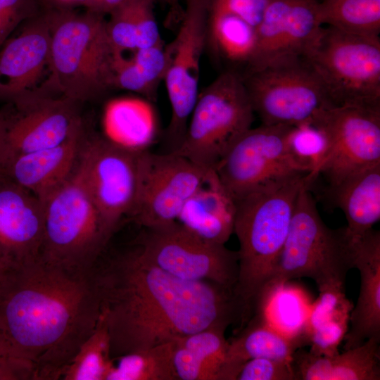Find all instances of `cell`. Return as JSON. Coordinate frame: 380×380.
Returning a JSON list of instances; mask_svg holds the SVG:
<instances>
[{"instance_id":"cell-29","label":"cell","mask_w":380,"mask_h":380,"mask_svg":"<svg viewBox=\"0 0 380 380\" xmlns=\"http://www.w3.org/2000/svg\"><path fill=\"white\" fill-rule=\"evenodd\" d=\"M113 365L106 324L100 315L89 337L64 370L63 380H106Z\"/></svg>"},{"instance_id":"cell-20","label":"cell","mask_w":380,"mask_h":380,"mask_svg":"<svg viewBox=\"0 0 380 380\" xmlns=\"http://www.w3.org/2000/svg\"><path fill=\"white\" fill-rule=\"evenodd\" d=\"M87 136L82 120L61 144L17 156L2 173L43 203L75 170Z\"/></svg>"},{"instance_id":"cell-6","label":"cell","mask_w":380,"mask_h":380,"mask_svg":"<svg viewBox=\"0 0 380 380\" xmlns=\"http://www.w3.org/2000/svg\"><path fill=\"white\" fill-rule=\"evenodd\" d=\"M43 204L41 259L71 270H91L110 239L89 189L80 157L72 174Z\"/></svg>"},{"instance_id":"cell-12","label":"cell","mask_w":380,"mask_h":380,"mask_svg":"<svg viewBox=\"0 0 380 380\" xmlns=\"http://www.w3.org/2000/svg\"><path fill=\"white\" fill-rule=\"evenodd\" d=\"M206 0H186L175 38L167 45L165 82L171 116L165 134L164 152L175 151L184 136L199 94L201 56L205 50Z\"/></svg>"},{"instance_id":"cell-42","label":"cell","mask_w":380,"mask_h":380,"mask_svg":"<svg viewBox=\"0 0 380 380\" xmlns=\"http://www.w3.org/2000/svg\"><path fill=\"white\" fill-rule=\"evenodd\" d=\"M43 8L73 9L76 6L84 8L91 0H39Z\"/></svg>"},{"instance_id":"cell-26","label":"cell","mask_w":380,"mask_h":380,"mask_svg":"<svg viewBox=\"0 0 380 380\" xmlns=\"http://www.w3.org/2000/svg\"><path fill=\"white\" fill-rule=\"evenodd\" d=\"M226 328L211 327L174 340L179 380H219L229 347Z\"/></svg>"},{"instance_id":"cell-35","label":"cell","mask_w":380,"mask_h":380,"mask_svg":"<svg viewBox=\"0 0 380 380\" xmlns=\"http://www.w3.org/2000/svg\"><path fill=\"white\" fill-rule=\"evenodd\" d=\"M113 72L115 89L138 93L149 99L155 98L156 92L145 80L132 56L127 58L124 53L114 51Z\"/></svg>"},{"instance_id":"cell-23","label":"cell","mask_w":380,"mask_h":380,"mask_svg":"<svg viewBox=\"0 0 380 380\" xmlns=\"http://www.w3.org/2000/svg\"><path fill=\"white\" fill-rule=\"evenodd\" d=\"M295 380H379L380 338L332 356L317 355L302 348L291 359Z\"/></svg>"},{"instance_id":"cell-37","label":"cell","mask_w":380,"mask_h":380,"mask_svg":"<svg viewBox=\"0 0 380 380\" xmlns=\"http://www.w3.org/2000/svg\"><path fill=\"white\" fill-rule=\"evenodd\" d=\"M236 380H295L291 362L254 358L241 367Z\"/></svg>"},{"instance_id":"cell-17","label":"cell","mask_w":380,"mask_h":380,"mask_svg":"<svg viewBox=\"0 0 380 380\" xmlns=\"http://www.w3.org/2000/svg\"><path fill=\"white\" fill-rule=\"evenodd\" d=\"M318 0H268L243 75L303 58L322 26Z\"/></svg>"},{"instance_id":"cell-31","label":"cell","mask_w":380,"mask_h":380,"mask_svg":"<svg viewBox=\"0 0 380 380\" xmlns=\"http://www.w3.org/2000/svg\"><path fill=\"white\" fill-rule=\"evenodd\" d=\"M344 289V286H329L318 290L319 297L301 330L305 337L326 322L349 321L353 305L347 298Z\"/></svg>"},{"instance_id":"cell-39","label":"cell","mask_w":380,"mask_h":380,"mask_svg":"<svg viewBox=\"0 0 380 380\" xmlns=\"http://www.w3.org/2000/svg\"><path fill=\"white\" fill-rule=\"evenodd\" d=\"M155 0H141L137 21V49L152 46L160 41L154 13Z\"/></svg>"},{"instance_id":"cell-4","label":"cell","mask_w":380,"mask_h":380,"mask_svg":"<svg viewBox=\"0 0 380 380\" xmlns=\"http://www.w3.org/2000/svg\"><path fill=\"white\" fill-rule=\"evenodd\" d=\"M42 13L51 36L50 75L42 85L55 95L80 103L99 100L115 89L114 51L105 15L43 7Z\"/></svg>"},{"instance_id":"cell-24","label":"cell","mask_w":380,"mask_h":380,"mask_svg":"<svg viewBox=\"0 0 380 380\" xmlns=\"http://www.w3.org/2000/svg\"><path fill=\"white\" fill-rule=\"evenodd\" d=\"M235 201L215 171L182 207L177 222L199 236L225 244L234 233Z\"/></svg>"},{"instance_id":"cell-34","label":"cell","mask_w":380,"mask_h":380,"mask_svg":"<svg viewBox=\"0 0 380 380\" xmlns=\"http://www.w3.org/2000/svg\"><path fill=\"white\" fill-rule=\"evenodd\" d=\"M42 10L39 0H0V48L15 29Z\"/></svg>"},{"instance_id":"cell-38","label":"cell","mask_w":380,"mask_h":380,"mask_svg":"<svg viewBox=\"0 0 380 380\" xmlns=\"http://www.w3.org/2000/svg\"><path fill=\"white\" fill-rule=\"evenodd\" d=\"M133 60L149 86L156 92L163 81L167 68V56L163 40L147 48L134 51Z\"/></svg>"},{"instance_id":"cell-41","label":"cell","mask_w":380,"mask_h":380,"mask_svg":"<svg viewBox=\"0 0 380 380\" xmlns=\"http://www.w3.org/2000/svg\"><path fill=\"white\" fill-rule=\"evenodd\" d=\"M131 1L132 0H91L84 8L106 15Z\"/></svg>"},{"instance_id":"cell-18","label":"cell","mask_w":380,"mask_h":380,"mask_svg":"<svg viewBox=\"0 0 380 380\" xmlns=\"http://www.w3.org/2000/svg\"><path fill=\"white\" fill-rule=\"evenodd\" d=\"M44 234L43 203L0 173V271L39 260Z\"/></svg>"},{"instance_id":"cell-14","label":"cell","mask_w":380,"mask_h":380,"mask_svg":"<svg viewBox=\"0 0 380 380\" xmlns=\"http://www.w3.org/2000/svg\"><path fill=\"white\" fill-rule=\"evenodd\" d=\"M138 149L97 134H88L80 161L87 183L110 239L121 220L129 215L139 182Z\"/></svg>"},{"instance_id":"cell-19","label":"cell","mask_w":380,"mask_h":380,"mask_svg":"<svg viewBox=\"0 0 380 380\" xmlns=\"http://www.w3.org/2000/svg\"><path fill=\"white\" fill-rule=\"evenodd\" d=\"M0 48V101L13 103L36 90L49 67L51 36L41 13Z\"/></svg>"},{"instance_id":"cell-3","label":"cell","mask_w":380,"mask_h":380,"mask_svg":"<svg viewBox=\"0 0 380 380\" xmlns=\"http://www.w3.org/2000/svg\"><path fill=\"white\" fill-rule=\"evenodd\" d=\"M316 178L310 172L301 175L234 200V233L239 248L234 291L247 322L258 308L262 289L284 244L297 198Z\"/></svg>"},{"instance_id":"cell-30","label":"cell","mask_w":380,"mask_h":380,"mask_svg":"<svg viewBox=\"0 0 380 380\" xmlns=\"http://www.w3.org/2000/svg\"><path fill=\"white\" fill-rule=\"evenodd\" d=\"M288 144L296 160L317 177L328 152V140L322 129L312 120L293 126Z\"/></svg>"},{"instance_id":"cell-11","label":"cell","mask_w":380,"mask_h":380,"mask_svg":"<svg viewBox=\"0 0 380 380\" xmlns=\"http://www.w3.org/2000/svg\"><path fill=\"white\" fill-rule=\"evenodd\" d=\"M242 77L254 114L262 125L295 126L332 107L319 79L303 58Z\"/></svg>"},{"instance_id":"cell-40","label":"cell","mask_w":380,"mask_h":380,"mask_svg":"<svg viewBox=\"0 0 380 380\" xmlns=\"http://www.w3.org/2000/svg\"><path fill=\"white\" fill-rule=\"evenodd\" d=\"M0 380H34L32 368L13 355L1 334Z\"/></svg>"},{"instance_id":"cell-15","label":"cell","mask_w":380,"mask_h":380,"mask_svg":"<svg viewBox=\"0 0 380 380\" xmlns=\"http://www.w3.org/2000/svg\"><path fill=\"white\" fill-rule=\"evenodd\" d=\"M9 104L13 110H1L3 171L17 156L61 144L82 121L80 103L41 87Z\"/></svg>"},{"instance_id":"cell-16","label":"cell","mask_w":380,"mask_h":380,"mask_svg":"<svg viewBox=\"0 0 380 380\" xmlns=\"http://www.w3.org/2000/svg\"><path fill=\"white\" fill-rule=\"evenodd\" d=\"M312 120L324 132L328 152L319 170L332 187L363 169L380 163V108H325Z\"/></svg>"},{"instance_id":"cell-2","label":"cell","mask_w":380,"mask_h":380,"mask_svg":"<svg viewBox=\"0 0 380 380\" xmlns=\"http://www.w3.org/2000/svg\"><path fill=\"white\" fill-rule=\"evenodd\" d=\"M101 315L93 269L35 262L0 274V334L34 380L61 379Z\"/></svg>"},{"instance_id":"cell-32","label":"cell","mask_w":380,"mask_h":380,"mask_svg":"<svg viewBox=\"0 0 380 380\" xmlns=\"http://www.w3.org/2000/svg\"><path fill=\"white\" fill-rule=\"evenodd\" d=\"M141 0H132L108 14L106 30L114 51L137 50V21Z\"/></svg>"},{"instance_id":"cell-44","label":"cell","mask_w":380,"mask_h":380,"mask_svg":"<svg viewBox=\"0 0 380 380\" xmlns=\"http://www.w3.org/2000/svg\"><path fill=\"white\" fill-rule=\"evenodd\" d=\"M166 1L171 7L172 12L178 11L179 0H166Z\"/></svg>"},{"instance_id":"cell-10","label":"cell","mask_w":380,"mask_h":380,"mask_svg":"<svg viewBox=\"0 0 380 380\" xmlns=\"http://www.w3.org/2000/svg\"><path fill=\"white\" fill-rule=\"evenodd\" d=\"M292 127H251L229 146L214 171L234 200L271 184L310 173L290 151L288 136Z\"/></svg>"},{"instance_id":"cell-7","label":"cell","mask_w":380,"mask_h":380,"mask_svg":"<svg viewBox=\"0 0 380 380\" xmlns=\"http://www.w3.org/2000/svg\"><path fill=\"white\" fill-rule=\"evenodd\" d=\"M303 58L332 106L380 108V38L322 26Z\"/></svg>"},{"instance_id":"cell-22","label":"cell","mask_w":380,"mask_h":380,"mask_svg":"<svg viewBox=\"0 0 380 380\" xmlns=\"http://www.w3.org/2000/svg\"><path fill=\"white\" fill-rule=\"evenodd\" d=\"M265 312L255 313L229 341L219 380H236L242 365L251 359L264 357L291 362L295 351L308 344L301 331L289 336L272 327Z\"/></svg>"},{"instance_id":"cell-13","label":"cell","mask_w":380,"mask_h":380,"mask_svg":"<svg viewBox=\"0 0 380 380\" xmlns=\"http://www.w3.org/2000/svg\"><path fill=\"white\" fill-rule=\"evenodd\" d=\"M213 172L174 152L142 149L137 193L129 217L141 227L176 221L185 203Z\"/></svg>"},{"instance_id":"cell-28","label":"cell","mask_w":380,"mask_h":380,"mask_svg":"<svg viewBox=\"0 0 380 380\" xmlns=\"http://www.w3.org/2000/svg\"><path fill=\"white\" fill-rule=\"evenodd\" d=\"M174 341L113 359L106 380H179L173 365Z\"/></svg>"},{"instance_id":"cell-1","label":"cell","mask_w":380,"mask_h":380,"mask_svg":"<svg viewBox=\"0 0 380 380\" xmlns=\"http://www.w3.org/2000/svg\"><path fill=\"white\" fill-rule=\"evenodd\" d=\"M112 358L211 327L245 323L233 289L177 277L133 241L101 255L93 268Z\"/></svg>"},{"instance_id":"cell-5","label":"cell","mask_w":380,"mask_h":380,"mask_svg":"<svg viewBox=\"0 0 380 380\" xmlns=\"http://www.w3.org/2000/svg\"><path fill=\"white\" fill-rule=\"evenodd\" d=\"M310 187L303 188L297 198L286 239L256 311H265L275 293L291 279L310 278L318 290L344 286L348 272L354 268L345 227L332 229L325 224Z\"/></svg>"},{"instance_id":"cell-43","label":"cell","mask_w":380,"mask_h":380,"mask_svg":"<svg viewBox=\"0 0 380 380\" xmlns=\"http://www.w3.org/2000/svg\"><path fill=\"white\" fill-rule=\"evenodd\" d=\"M3 139V124H2V115L0 110V172L1 169V147Z\"/></svg>"},{"instance_id":"cell-27","label":"cell","mask_w":380,"mask_h":380,"mask_svg":"<svg viewBox=\"0 0 380 380\" xmlns=\"http://www.w3.org/2000/svg\"><path fill=\"white\" fill-rule=\"evenodd\" d=\"M317 14L322 26L380 38V0H318Z\"/></svg>"},{"instance_id":"cell-25","label":"cell","mask_w":380,"mask_h":380,"mask_svg":"<svg viewBox=\"0 0 380 380\" xmlns=\"http://www.w3.org/2000/svg\"><path fill=\"white\" fill-rule=\"evenodd\" d=\"M330 190L345 214L348 236H360L379 220L380 163L350 175Z\"/></svg>"},{"instance_id":"cell-8","label":"cell","mask_w":380,"mask_h":380,"mask_svg":"<svg viewBox=\"0 0 380 380\" xmlns=\"http://www.w3.org/2000/svg\"><path fill=\"white\" fill-rule=\"evenodd\" d=\"M243 77L223 70L198 96L179 146L173 151L214 171L232 143L254 120Z\"/></svg>"},{"instance_id":"cell-33","label":"cell","mask_w":380,"mask_h":380,"mask_svg":"<svg viewBox=\"0 0 380 380\" xmlns=\"http://www.w3.org/2000/svg\"><path fill=\"white\" fill-rule=\"evenodd\" d=\"M268 0H206L207 17L232 16L257 28Z\"/></svg>"},{"instance_id":"cell-36","label":"cell","mask_w":380,"mask_h":380,"mask_svg":"<svg viewBox=\"0 0 380 380\" xmlns=\"http://www.w3.org/2000/svg\"><path fill=\"white\" fill-rule=\"evenodd\" d=\"M349 321L334 320L312 329L307 340L310 352L317 355L332 356L339 353L338 346L343 341Z\"/></svg>"},{"instance_id":"cell-9","label":"cell","mask_w":380,"mask_h":380,"mask_svg":"<svg viewBox=\"0 0 380 380\" xmlns=\"http://www.w3.org/2000/svg\"><path fill=\"white\" fill-rule=\"evenodd\" d=\"M133 242L148 260L177 277L211 281L234 290L237 251L206 240L177 221L142 227Z\"/></svg>"},{"instance_id":"cell-21","label":"cell","mask_w":380,"mask_h":380,"mask_svg":"<svg viewBox=\"0 0 380 380\" xmlns=\"http://www.w3.org/2000/svg\"><path fill=\"white\" fill-rule=\"evenodd\" d=\"M348 237L354 268L360 272V289L350 315L344 350L372 337L380 338V232L372 228L360 236Z\"/></svg>"}]
</instances>
